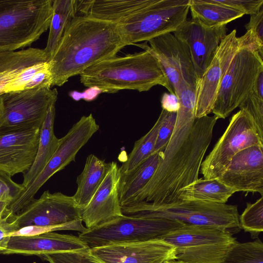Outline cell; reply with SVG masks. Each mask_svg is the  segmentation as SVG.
Wrapping results in <instances>:
<instances>
[{"label": "cell", "instance_id": "39", "mask_svg": "<svg viewBox=\"0 0 263 263\" xmlns=\"http://www.w3.org/2000/svg\"><path fill=\"white\" fill-rule=\"evenodd\" d=\"M177 112L166 111L163 120L158 130L154 152H163L173 132Z\"/></svg>", "mask_w": 263, "mask_h": 263}, {"label": "cell", "instance_id": "9", "mask_svg": "<svg viewBox=\"0 0 263 263\" xmlns=\"http://www.w3.org/2000/svg\"><path fill=\"white\" fill-rule=\"evenodd\" d=\"M57 88L42 87L0 95V132L41 128L48 109L56 103Z\"/></svg>", "mask_w": 263, "mask_h": 263}, {"label": "cell", "instance_id": "8", "mask_svg": "<svg viewBox=\"0 0 263 263\" xmlns=\"http://www.w3.org/2000/svg\"><path fill=\"white\" fill-rule=\"evenodd\" d=\"M99 126L92 114L82 116L68 133L59 139V144L49 162L33 180L11 202L8 207L11 215L19 213L34 198L41 187L54 174L74 161L79 151L99 129Z\"/></svg>", "mask_w": 263, "mask_h": 263}, {"label": "cell", "instance_id": "5", "mask_svg": "<svg viewBox=\"0 0 263 263\" xmlns=\"http://www.w3.org/2000/svg\"><path fill=\"white\" fill-rule=\"evenodd\" d=\"M53 0H0V52L30 46L49 28Z\"/></svg>", "mask_w": 263, "mask_h": 263}, {"label": "cell", "instance_id": "2", "mask_svg": "<svg viewBox=\"0 0 263 263\" xmlns=\"http://www.w3.org/2000/svg\"><path fill=\"white\" fill-rule=\"evenodd\" d=\"M126 45L117 23L75 16L48 62L52 86H61L89 67L116 56Z\"/></svg>", "mask_w": 263, "mask_h": 263}, {"label": "cell", "instance_id": "33", "mask_svg": "<svg viewBox=\"0 0 263 263\" xmlns=\"http://www.w3.org/2000/svg\"><path fill=\"white\" fill-rule=\"evenodd\" d=\"M239 221L240 229L250 233L252 238H257L263 231V196L254 203H247Z\"/></svg>", "mask_w": 263, "mask_h": 263}, {"label": "cell", "instance_id": "38", "mask_svg": "<svg viewBox=\"0 0 263 263\" xmlns=\"http://www.w3.org/2000/svg\"><path fill=\"white\" fill-rule=\"evenodd\" d=\"M238 107L250 116L258 132L263 136V99L251 91Z\"/></svg>", "mask_w": 263, "mask_h": 263}, {"label": "cell", "instance_id": "30", "mask_svg": "<svg viewBox=\"0 0 263 263\" xmlns=\"http://www.w3.org/2000/svg\"><path fill=\"white\" fill-rule=\"evenodd\" d=\"M236 240L176 249V260L183 263H223L224 259Z\"/></svg>", "mask_w": 263, "mask_h": 263}, {"label": "cell", "instance_id": "20", "mask_svg": "<svg viewBox=\"0 0 263 263\" xmlns=\"http://www.w3.org/2000/svg\"><path fill=\"white\" fill-rule=\"evenodd\" d=\"M89 248L78 236L52 232L32 236H11L3 254H22L41 256Z\"/></svg>", "mask_w": 263, "mask_h": 263}, {"label": "cell", "instance_id": "36", "mask_svg": "<svg viewBox=\"0 0 263 263\" xmlns=\"http://www.w3.org/2000/svg\"><path fill=\"white\" fill-rule=\"evenodd\" d=\"M89 249L62 251L41 256L49 263H102L91 254Z\"/></svg>", "mask_w": 263, "mask_h": 263}, {"label": "cell", "instance_id": "25", "mask_svg": "<svg viewBox=\"0 0 263 263\" xmlns=\"http://www.w3.org/2000/svg\"><path fill=\"white\" fill-rule=\"evenodd\" d=\"M45 62H48V60L44 49L29 47L0 52V95L25 68Z\"/></svg>", "mask_w": 263, "mask_h": 263}, {"label": "cell", "instance_id": "41", "mask_svg": "<svg viewBox=\"0 0 263 263\" xmlns=\"http://www.w3.org/2000/svg\"><path fill=\"white\" fill-rule=\"evenodd\" d=\"M218 4L231 7L244 14L257 13L262 7L263 0H214Z\"/></svg>", "mask_w": 263, "mask_h": 263}, {"label": "cell", "instance_id": "46", "mask_svg": "<svg viewBox=\"0 0 263 263\" xmlns=\"http://www.w3.org/2000/svg\"><path fill=\"white\" fill-rule=\"evenodd\" d=\"M167 263H169V262H167Z\"/></svg>", "mask_w": 263, "mask_h": 263}, {"label": "cell", "instance_id": "28", "mask_svg": "<svg viewBox=\"0 0 263 263\" xmlns=\"http://www.w3.org/2000/svg\"><path fill=\"white\" fill-rule=\"evenodd\" d=\"M192 20L206 27L226 25L245 14L214 0H190Z\"/></svg>", "mask_w": 263, "mask_h": 263}, {"label": "cell", "instance_id": "19", "mask_svg": "<svg viewBox=\"0 0 263 263\" xmlns=\"http://www.w3.org/2000/svg\"><path fill=\"white\" fill-rule=\"evenodd\" d=\"M120 175L117 162H110L100 186L88 205L81 210L82 221L88 229L124 215L119 197Z\"/></svg>", "mask_w": 263, "mask_h": 263}, {"label": "cell", "instance_id": "27", "mask_svg": "<svg viewBox=\"0 0 263 263\" xmlns=\"http://www.w3.org/2000/svg\"><path fill=\"white\" fill-rule=\"evenodd\" d=\"M236 192L218 178H200L182 189L179 191V198L180 200L226 203Z\"/></svg>", "mask_w": 263, "mask_h": 263}, {"label": "cell", "instance_id": "17", "mask_svg": "<svg viewBox=\"0 0 263 263\" xmlns=\"http://www.w3.org/2000/svg\"><path fill=\"white\" fill-rule=\"evenodd\" d=\"M237 192L263 195V146L253 145L238 152L218 178Z\"/></svg>", "mask_w": 263, "mask_h": 263}, {"label": "cell", "instance_id": "16", "mask_svg": "<svg viewBox=\"0 0 263 263\" xmlns=\"http://www.w3.org/2000/svg\"><path fill=\"white\" fill-rule=\"evenodd\" d=\"M227 31L226 25L206 27L191 19L185 21L173 32L187 46L197 81L212 62Z\"/></svg>", "mask_w": 263, "mask_h": 263}, {"label": "cell", "instance_id": "1", "mask_svg": "<svg viewBox=\"0 0 263 263\" xmlns=\"http://www.w3.org/2000/svg\"><path fill=\"white\" fill-rule=\"evenodd\" d=\"M176 96L180 107L162 159L151 179L129 204L143 201L157 205L179 202V191L198 179L218 119L209 115L195 118V88L186 85Z\"/></svg>", "mask_w": 263, "mask_h": 263}, {"label": "cell", "instance_id": "12", "mask_svg": "<svg viewBox=\"0 0 263 263\" xmlns=\"http://www.w3.org/2000/svg\"><path fill=\"white\" fill-rule=\"evenodd\" d=\"M134 45L157 59L166 79L170 93L176 96L185 85L196 88L197 80L190 50L172 32Z\"/></svg>", "mask_w": 263, "mask_h": 263}, {"label": "cell", "instance_id": "34", "mask_svg": "<svg viewBox=\"0 0 263 263\" xmlns=\"http://www.w3.org/2000/svg\"><path fill=\"white\" fill-rule=\"evenodd\" d=\"M247 32L239 37L243 47L253 48L263 58V8L256 13L250 15L249 22L245 25Z\"/></svg>", "mask_w": 263, "mask_h": 263}, {"label": "cell", "instance_id": "18", "mask_svg": "<svg viewBox=\"0 0 263 263\" xmlns=\"http://www.w3.org/2000/svg\"><path fill=\"white\" fill-rule=\"evenodd\" d=\"M40 128L0 132V171L11 177L30 168L39 145Z\"/></svg>", "mask_w": 263, "mask_h": 263}, {"label": "cell", "instance_id": "6", "mask_svg": "<svg viewBox=\"0 0 263 263\" xmlns=\"http://www.w3.org/2000/svg\"><path fill=\"white\" fill-rule=\"evenodd\" d=\"M190 0H154L136 13L117 23L126 45L147 42L175 31L185 21Z\"/></svg>", "mask_w": 263, "mask_h": 263}, {"label": "cell", "instance_id": "11", "mask_svg": "<svg viewBox=\"0 0 263 263\" xmlns=\"http://www.w3.org/2000/svg\"><path fill=\"white\" fill-rule=\"evenodd\" d=\"M253 145L263 146V136L250 116L240 109L232 116L226 130L203 160L200 173L204 179L218 178L236 153Z\"/></svg>", "mask_w": 263, "mask_h": 263}, {"label": "cell", "instance_id": "7", "mask_svg": "<svg viewBox=\"0 0 263 263\" xmlns=\"http://www.w3.org/2000/svg\"><path fill=\"white\" fill-rule=\"evenodd\" d=\"M184 224L179 221L166 218L123 215L80 233L78 237L90 249L116 243L160 239Z\"/></svg>", "mask_w": 263, "mask_h": 263}, {"label": "cell", "instance_id": "14", "mask_svg": "<svg viewBox=\"0 0 263 263\" xmlns=\"http://www.w3.org/2000/svg\"><path fill=\"white\" fill-rule=\"evenodd\" d=\"M240 46L235 29L222 39L212 62L196 84V118L212 112L222 79Z\"/></svg>", "mask_w": 263, "mask_h": 263}, {"label": "cell", "instance_id": "21", "mask_svg": "<svg viewBox=\"0 0 263 263\" xmlns=\"http://www.w3.org/2000/svg\"><path fill=\"white\" fill-rule=\"evenodd\" d=\"M154 0H75L76 16L118 23Z\"/></svg>", "mask_w": 263, "mask_h": 263}, {"label": "cell", "instance_id": "40", "mask_svg": "<svg viewBox=\"0 0 263 263\" xmlns=\"http://www.w3.org/2000/svg\"><path fill=\"white\" fill-rule=\"evenodd\" d=\"M47 62L39 63L25 68L6 87L4 93L24 90L35 73L42 68Z\"/></svg>", "mask_w": 263, "mask_h": 263}, {"label": "cell", "instance_id": "37", "mask_svg": "<svg viewBox=\"0 0 263 263\" xmlns=\"http://www.w3.org/2000/svg\"><path fill=\"white\" fill-rule=\"evenodd\" d=\"M82 220L54 226H27L12 233L10 236H32L61 230H71L84 232L88 230L82 223Z\"/></svg>", "mask_w": 263, "mask_h": 263}, {"label": "cell", "instance_id": "45", "mask_svg": "<svg viewBox=\"0 0 263 263\" xmlns=\"http://www.w3.org/2000/svg\"><path fill=\"white\" fill-rule=\"evenodd\" d=\"M169 263H183V262H181L180 261H177L176 260H172V261H170Z\"/></svg>", "mask_w": 263, "mask_h": 263}, {"label": "cell", "instance_id": "15", "mask_svg": "<svg viewBox=\"0 0 263 263\" xmlns=\"http://www.w3.org/2000/svg\"><path fill=\"white\" fill-rule=\"evenodd\" d=\"M89 250L102 263H167L176 259V248L161 239L112 244Z\"/></svg>", "mask_w": 263, "mask_h": 263}, {"label": "cell", "instance_id": "13", "mask_svg": "<svg viewBox=\"0 0 263 263\" xmlns=\"http://www.w3.org/2000/svg\"><path fill=\"white\" fill-rule=\"evenodd\" d=\"M17 230L27 226H54L82 220L72 196L45 191L9 218Z\"/></svg>", "mask_w": 263, "mask_h": 263}, {"label": "cell", "instance_id": "44", "mask_svg": "<svg viewBox=\"0 0 263 263\" xmlns=\"http://www.w3.org/2000/svg\"><path fill=\"white\" fill-rule=\"evenodd\" d=\"M252 91L258 97L263 99V69L258 74L255 80Z\"/></svg>", "mask_w": 263, "mask_h": 263}, {"label": "cell", "instance_id": "4", "mask_svg": "<svg viewBox=\"0 0 263 263\" xmlns=\"http://www.w3.org/2000/svg\"><path fill=\"white\" fill-rule=\"evenodd\" d=\"M121 208L127 216L166 218L185 224L214 227L232 234L240 229L236 205L193 200L157 205L143 201Z\"/></svg>", "mask_w": 263, "mask_h": 263}, {"label": "cell", "instance_id": "26", "mask_svg": "<svg viewBox=\"0 0 263 263\" xmlns=\"http://www.w3.org/2000/svg\"><path fill=\"white\" fill-rule=\"evenodd\" d=\"M109 163L93 154L86 158L84 168L77 177V189L72 196L77 206L84 209L102 183L107 172Z\"/></svg>", "mask_w": 263, "mask_h": 263}, {"label": "cell", "instance_id": "42", "mask_svg": "<svg viewBox=\"0 0 263 263\" xmlns=\"http://www.w3.org/2000/svg\"><path fill=\"white\" fill-rule=\"evenodd\" d=\"M17 230L16 226L8 217L0 216V254H3L6 250L10 235Z\"/></svg>", "mask_w": 263, "mask_h": 263}, {"label": "cell", "instance_id": "32", "mask_svg": "<svg viewBox=\"0 0 263 263\" xmlns=\"http://www.w3.org/2000/svg\"><path fill=\"white\" fill-rule=\"evenodd\" d=\"M223 263H263V243L259 238L246 242L236 241Z\"/></svg>", "mask_w": 263, "mask_h": 263}, {"label": "cell", "instance_id": "24", "mask_svg": "<svg viewBox=\"0 0 263 263\" xmlns=\"http://www.w3.org/2000/svg\"><path fill=\"white\" fill-rule=\"evenodd\" d=\"M162 153H154L131 170L121 173L119 197L121 206L130 204L148 183L162 159Z\"/></svg>", "mask_w": 263, "mask_h": 263}, {"label": "cell", "instance_id": "10", "mask_svg": "<svg viewBox=\"0 0 263 263\" xmlns=\"http://www.w3.org/2000/svg\"><path fill=\"white\" fill-rule=\"evenodd\" d=\"M262 69L263 58L253 48L241 45L222 79L212 110L217 119H226L239 106Z\"/></svg>", "mask_w": 263, "mask_h": 263}, {"label": "cell", "instance_id": "43", "mask_svg": "<svg viewBox=\"0 0 263 263\" xmlns=\"http://www.w3.org/2000/svg\"><path fill=\"white\" fill-rule=\"evenodd\" d=\"M161 103L162 109L171 112H177L180 107L178 98L172 93L164 92L162 96Z\"/></svg>", "mask_w": 263, "mask_h": 263}, {"label": "cell", "instance_id": "23", "mask_svg": "<svg viewBox=\"0 0 263 263\" xmlns=\"http://www.w3.org/2000/svg\"><path fill=\"white\" fill-rule=\"evenodd\" d=\"M55 103L49 107L45 119L40 128L37 153L30 168L24 174L22 183L25 189L44 168L54 154L59 144V139L54 133Z\"/></svg>", "mask_w": 263, "mask_h": 263}, {"label": "cell", "instance_id": "22", "mask_svg": "<svg viewBox=\"0 0 263 263\" xmlns=\"http://www.w3.org/2000/svg\"><path fill=\"white\" fill-rule=\"evenodd\" d=\"M160 239L176 249H180L229 241L236 239L229 231L218 228L184 224L169 232Z\"/></svg>", "mask_w": 263, "mask_h": 263}, {"label": "cell", "instance_id": "3", "mask_svg": "<svg viewBox=\"0 0 263 263\" xmlns=\"http://www.w3.org/2000/svg\"><path fill=\"white\" fill-rule=\"evenodd\" d=\"M80 76L85 86L102 92L123 89L147 91L157 85L170 89L158 60L145 50L103 60L86 69Z\"/></svg>", "mask_w": 263, "mask_h": 263}, {"label": "cell", "instance_id": "35", "mask_svg": "<svg viewBox=\"0 0 263 263\" xmlns=\"http://www.w3.org/2000/svg\"><path fill=\"white\" fill-rule=\"evenodd\" d=\"M25 188L14 181L12 177L0 171V216H7L8 207Z\"/></svg>", "mask_w": 263, "mask_h": 263}, {"label": "cell", "instance_id": "31", "mask_svg": "<svg viewBox=\"0 0 263 263\" xmlns=\"http://www.w3.org/2000/svg\"><path fill=\"white\" fill-rule=\"evenodd\" d=\"M166 111L162 109L156 122L151 129L140 139L136 141L126 160L120 166L121 173L129 171L149 157L154 152L159 127Z\"/></svg>", "mask_w": 263, "mask_h": 263}, {"label": "cell", "instance_id": "29", "mask_svg": "<svg viewBox=\"0 0 263 263\" xmlns=\"http://www.w3.org/2000/svg\"><path fill=\"white\" fill-rule=\"evenodd\" d=\"M52 9L48 37L44 49L48 62L53 57L66 28L76 16L75 0H53Z\"/></svg>", "mask_w": 263, "mask_h": 263}]
</instances>
